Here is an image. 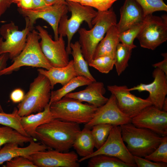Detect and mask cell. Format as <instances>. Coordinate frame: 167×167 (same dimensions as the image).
Returning a JSON list of instances; mask_svg holds the SVG:
<instances>
[{"mask_svg": "<svg viewBox=\"0 0 167 167\" xmlns=\"http://www.w3.org/2000/svg\"><path fill=\"white\" fill-rule=\"evenodd\" d=\"M81 130L79 124L54 118L36 129V139L48 148L68 152Z\"/></svg>", "mask_w": 167, "mask_h": 167, "instance_id": "1", "label": "cell"}, {"mask_svg": "<svg viewBox=\"0 0 167 167\" xmlns=\"http://www.w3.org/2000/svg\"><path fill=\"white\" fill-rule=\"evenodd\" d=\"M116 15L112 8L104 11H97L92 21V27L88 30L79 28L78 41L82 54L88 63L92 59L95 49L106 32L112 25L117 24Z\"/></svg>", "mask_w": 167, "mask_h": 167, "instance_id": "2", "label": "cell"}, {"mask_svg": "<svg viewBox=\"0 0 167 167\" xmlns=\"http://www.w3.org/2000/svg\"><path fill=\"white\" fill-rule=\"evenodd\" d=\"M120 126L123 141L133 156L145 157L155 151L161 141L163 137L149 129L137 127L131 123Z\"/></svg>", "mask_w": 167, "mask_h": 167, "instance_id": "3", "label": "cell"}, {"mask_svg": "<svg viewBox=\"0 0 167 167\" xmlns=\"http://www.w3.org/2000/svg\"><path fill=\"white\" fill-rule=\"evenodd\" d=\"M37 31L33 29L28 33L26 45L20 54L13 59V63L0 71V76L9 74L23 66H30L49 70L52 65L43 54Z\"/></svg>", "mask_w": 167, "mask_h": 167, "instance_id": "4", "label": "cell"}, {"mask_svg": "<svg viewBox=\"0 0 167 167\" xmlns=\"http://www.w3.org/2000/svg\"><path fill=\"white\" fill-rule=\"evenodd\" d=\"M68 11L71 13L70 18L68 19L66 15L61 18L58 28L59 35L66 36L67 39V46L66 48L68 54H71L70 44L72 37L78 31L83 22H85L90 28L93 25L92 21L96 16L97 11L90 6L83 5L80 3L66 1Z\"/></svg>", "mask_w": 167, "mask_h": 167, "instance_id": "5", "label": "cell"}, {"mask_svg": "<svg viewBox=\"0 0 167 167\" xmlns=\"http://www.w3.org/2000/svg\"><path fill=\"white\" fill-rule=\"evenodd\" d=\"M49 105L50 110L54 118L79 124H85L89 122L98 108L65 96Z\"/></svg>", "mask_w": 167, "mask_h": 167, "instance_id": "6", "label": "cell"}, {"mask_svg": "<svg viewBox=\"0 0 167 167\" xmlns=\"http://www.w3.org/2000/svg\"><path fill=\"white\" fill-rule=\"evenodd\" d=\"M51 90L48 79L39 73L31 83L29 90L23 100L17 105L19 115L27 116L43 110L49 104Z\"/></svg>", "mask_w": 167, "mask_h": 167, "instance_id": "7", "label": "cell"}, {"mask_svg": "<svg viewBox=\"0 0 167 167\" xmlns=\"http://www.w3.org/2000/svg\"><path fill=\"white\" fill-rule=\"evenodd\" d=\"M143 25L138 35L140 46L154 50L167 40V15L150 14L145 16Z\"/></svg>", "mask_w": 167, "mask_h": 167, "instance_id": "8", "label": "cell"}, {"mask_svg": "<svg viewBox=\"0 0 167 167\" xmlns=\"http://www.w3.org/2000/svg\"><path fill=\"white\" fill-rule=\"evenodd\" d=\"M26 25L22 30L12 22L2 25L0 28V55L9 54L12 60L18 56L24 49L29 32L33 29L25 17Z\"/></svg>", "mask_w": 167, "mask_h": 167, "instance_id": "9", "label": "cell"}, {"mask_svg": "<svg viewBox=\"0 0 167 167\" xmlns=\"http://www.w3.org/2000/svg\"><path fill=\"white\" fill-rule=\"evenodd\" d=\"M36 29L40 36V45L45 56L53 67H61L69 63V54L65 48L63 36L59 35L58 39L53 40L47 31L38 25Z\"/></svg>", "mask_w": 167, "mask_h": 167, "instance_id": "10", "label": "cell"}, {"mask_svg": "<svg viewBox=\"0 0 167 167\" xmlns=\"http://www.w3.org/2000/svg\"><path fill=\"white\" fill-rule=\"evenodd\" d=\"M18 11L28 19L29 24L33 28L38 19L46 21L53 30L54 40H57L59 36L58 28L60 20L63 15L67 14L68 10L66 2L39 9L26 10L19 8Z\"/></svg>", "mask_w": 167, "mask_h": 167, "instance_id": "11", "label": "cell"}, {"mask_svg": "<svg viewBox=\"0 0 167 167\" xmlns=\"http://www.w3.org/2000/svg\"><path fill=\"white\" fill-rule=\"evenodd\" d=\"M107 89L115 96L120 110L131 118L152 105L148 98L143 99L132 94L126 85H108Z\"/></svg>", "mask_w": 167, "mask_h": 167, "instance_id": "12", "label": "cell"}, {"mask_svg": "<svg viewBox=\"0 0 167 167\" xmlns=\"http://www.w3.org/2000/svg\"><path fill=\"white\" fill-rule=\"evenodd\" d=\"M36 167H79L78 154L49 149L36 152L29 157Z\"/></svg>", "mask_w": 167, "mask_h": 167, "instance_id": "13", "label": "cell"}, {"mask_svg": "<svg viewBox=\"0 0 167 167\" xmlns=\"http://www.w3.org/2000/svg\"><path fill=\"white\" fill-rule=\"evenodd\" d=\"M104 154L117 157L125 163L137 167L133 156L125 145L121 135L120 126H113L104 144L88 157Z\"/></svg>", "mask_w": 167, "mask_h": 167, "instance_id": "14", "label": "cell"}, {"mask_svg": "<svg viewBox=\"0 0 167 167\" xmlns=\"http://www.w3.org/2000/svg\"><path fill=\"white\" fill-rule=\"evenodd\" d=\"M135 126L149 129L162 137L167 136V112L151 105L131 118Z\"/></svg>", "mask_w": 167, "mask_h": 167, "instance_id": "15", "label": "cell"}, {"mask_svg": "<svg viewBox=\"0 0 167 167\" xmlns=\"http://www.w3.org/2000/svg\"><path fill=\"white\" fill-rule=\"evenodd\" d=\"M131 118L119 109L115 96L111 94L107 101L97 108L92 118L84 126L91 129L93 126L101 123L118 126L131 123Z\"/></svg>", "mask_w": 167, "mask_h": 167, "instance_id": "16", "label": "cell"}, {"mask_svg": "<svg viewBox=\"0 0 167 167\" xmlns=\"http://www.w3.org/2000/svg\"><path fill=\"white\" fill-rule=\"evenodd\" d=\"M154 80L150 84L141 83L129 88L130 91L137 90L139 92L147 91L149 93L147 98L152 105L160 110H162L164 101L167 94V76L157 68L153 71Z\"/></svg>", "mask_w": 167, "mask_h": 167, "instance_id": "17", "label": "cell"}, {"mask_svg": "<svg viewBox=\"0 0 167 167\" xmlns=\"http://www.w3.org/2000/svg\"><path fill=\"white\" fill-rule=\"evenodd\" d=\"M120 17L116 24L119 33L143 21L145 16L140 5L135 0H125L120 9Z\"/></svg>", "mask_w": 167, "mask_h": 167, "instance_id": "18", "label": "cell"}, {"mask_svg": "<svg viewBox=\"0 0 167 167\" xmlns=\"http://www.w3.org/2000/svg\"><path fill=\"white\" fill-rule=\"evenodd\" d=\"M83 90L70 92L65 96L76 99L81 102H86L97 107L104 105L108 99L104 96L106 90L102 82H93Z\"/></svg>", "mask_w": 167, "mask_h": 167, "instance_id": "19", "label": "cell"}, {"mask_svg": "<svg viewBox=\"0 0 167 167\" xmlns=\"http://www.w3.org/2000/svg\"><path fill=\"white\" fill-rule=\"evenodd\" d=\"M29 144L25 147H19L15 143H6L0 149V165L15 157L24 156L28 158L31 155L38 152L48 149L42 144L36 143L32 139Z\"/></svg>", "mask_w": 167, "mask_h": 167, "instance_id": "20", "label": "cell"}, {"mask_svg": "<svg viewBox=\"0 0 167 167\" xmlns=\"http://www.w3.org/2000/svg\"><path fill=\"white\" fill-rule=\"evenodd\" d=\"M54 119L48 104L43 110L35 114L20 116V122L22 128L28 135L36 139V131L40 126L47 123Z\"/></svg>", "mask_w": 167, "mask_h": 167, "instance_id": "21", "label": "cell"}, {"mask_svg": "<svg viewBox=\"0 0 167 167\" xmlns=\"http://www.w3.org/2000/svg\"><path fill=\"white\" fill-rule=\"evenodd\" d=\"M37 71L39 73L44 75L48 79L52 89L56 84H60L63 86L78 76L74 69L73 60L69 61L68 64L65 66L53 67L49 70L40 68Z\"/></svg>", "mask_w": 167, "mask_h": 167, "instance_id": "22", "label": "cell"}, {"mask_svg": "<svg viewBox=\"0 0 167 167\" xmlns=\"http://www.w3.org/2000/svg\"><path fill=\"white\" fill-rule=\"evenodd\" d=\"M116 24L109 28L105 36L98 44L95 51L93 59L103 56H109L114 58L117 45L120 42L119 33Z\"/></svg>", "mask_w": 167, "mask_h": 167, "instance_id": "23", "label": "cell"}, {"mask_svg": "<svg viewBox=\"0 0 167 167\" xmlns=\"http://www.w3.org/2000/svg\"><path fill=\"white\" fill-rule=\"evenodd\" d=\"M77 154L82 158L79 163L88 159L94 152V141L91 133V129L86 127L80 131L76 138L72 147Z\"/></svg>", "mask_w": 167, "mask_h": 167, "instance_id": "24", "label": "cell"}, {"mask_svg": "<svg viewBox=\"0 0 167 167\" xmlns=\"http://www.w3.org/2000/svg\"><path fill=\"white\" fill-rule=\"evenodd\" d=\"M70 48L73 58L74 67L77 75L85 76L93 82L96 81L90 72L88 63L82 54L79 41L71 42Z\"/></svg>", "mask_w": 167, "mask_h": 167, "instance_id": "25", "label": "cell"}, {"mask_svg": "<svg viewBox=\"0 0 167 167\" xmlns=\"http://www.w3.org/2000/svg\"><path fill=\"white\" fill-rule=\"evenodd\" d=\"M93 81L83 76H77L58 90L51 91L49 104L58 101L79 87L87 85Z\"/></svg>", "mask_w": 167, "mask_h": 167, "instance_id": "26", "label": "cell"}, {"mask_svg": "<svg viewBox=\"0 0 167 167\" xmlns=\"http://www.w3.org/2000/svg\"><path fill=\"white\" fill-rule=\"evenodd\" d=\"M33 139L31 137L25 136L9 126H0V149L2 147L9 143H15L23 146L25 143Z\"/></svg>", "mask_w": 167, "mask_h": 167, "instance_id": "27", "label": "cell"}, {"mask_svg": "<svg viewBox=\"0 0 167 167\" xmlns=\"http://www.w3.org/2000/svg\"><path fill=\"white\" fill-rule=\"evenodd\" d=\"M88 159V167H135L117 157L104 154L95 155Z\"/></svg>", "mask_w": 167, "mask_h": 167, "instance_id": "28", "label": "cell"}, {"mask_svg": "<svg viewBox=\"0 0 167 167\" xmlns=\"http://www.w3.org/2000/svg\"><path fill=\"white\" fill-rule=\"evenodd\" d=\"M132 49L120 42L117 45L114 57V65L118 76L128 66Z\"/></svg>", "mask_w": 167, "mask_h": 167, "instance_id": "29", "label": "cell"}, {"mask_svg": "<svg viewBox=\"0 0 167 167\" xmlns=\"http://www.w3.org/2000/svg\"><path fill=\"white\" fill-rule=\"evenodd\" d=\"M113 126L107 124H99L93 126L91 133L94 141L95 147L97 149L105 143Z\"/></svg>", "mask_w": 167, "mask_h": 167, "instance_id": "30", "label": "cell"}, {"mask_svg": "<svg viewBox=\"0 0 167 167\" xmlns=\"http://www.w3.org/2000/svg\"><path fill=\"white\" fill-rule=\"evenodd\" d=\"M20 117L18 114L17 109H15L10 113L0 112V124L11 127L22 134L29 136L22 127L20 122Z\"/></svg>", "mask_w": 167, "mask_h": 167, "instance_id": "31", "label": "cell"}, {"mask_svg": "<svg viewBox=\"0 0 167 167\" xmlns=\"http://www.w3.org/2000/svg\"><path fill=\"white\" fill-rule=\"evenodd\" d=\"M143 21L138 23L119 33L120 42L132 49L136 47V46L134 44V41L137 37L143 25Z\"/></svg>", "mask_w": 167, "mask_h": 167, "instance_id": "32", "label": "cell"}, {"mask_svg": "<svg viewBox=\"0 0 167 167\" xmlns=\"http://www.w3.org/2000/svg\"><path fill=\"white\" fill-rule=\"evenodd\" d=\"M114 62V58L109 56H103L93 59L88 64L101 73L107 74L112 70Z\"/></svg>", "mask_w": 167, "mask_h": 167, "instance_id": "33", "label": "cell"}, {"mask_svg": "<svg viewBox=\"0 0 167 167\" xmlns=\"http://www.w3.org/2000/svg\"><path fill=\"white\" fill-rule=\"evenodd\" d=\"M142 8L146 16L156 11H167V5L164 0H135Z\"/></svg>", "mask_w": 167, "mask_h": 167, "instance_id": "34", "label": "cell"}, {"mask_svg": "<svg viewBox=\"0 0 167 167\" xmlns=\"http://www.w3.org/2000/svg\"><path fill=\"white\" fill-rule=\"evenodd\" d=\"M144 158L155 162L167 163V136L163 137L156 149Z\"/></svg>", "mask_w": 167, "mask_h": 167, "instance_id": "35", "label": "cell"}, {"mask_svg": "<svg viewBox=\"0 0 167 167\" xmlns=\"http://www.w3.org/2000/svg\"><path fill=\"white\" fill-rule=\"evenodd\" d=\"M118 0H81L80 4L95 8L98 11H104L110 8Z\"/></svg>", "mask_w": 167, "mask_h": 167, "instance_id": "36", "label": "cell"}, {"mask_svg": "<svg viewBox=\"0 0 167 167\" xmlns=\"http://www.w3.org/2000/svg\"><path fill=\"white\" fill-rule=\"evenodd\" d=\"M6 167H36L28 158L24 156H19L6 162Z\"/></svg>", "mask_w": 167, "mask_h": 167, "instance_id": "37", "label": "cell"}, {"mask_svg": "<svg viewBox=\"0 0 167 167\" xmlns=\"http://www.w3.org/2000/svg\"><path fill=\"white\" fill-rule=\"evenodd\" d=\"M135 163L138 167H167V163L153 162L145 158L133 156Z\"/></svg>", "mask_w": 167, "mask_h": 167, "instance_id": "38", "label": "cell"}, {"mask_svg": "<svg viewBox=\"0 0 167 167\" xmlns=\"http://www.w3.org/2000/svg\"><path fill=\"white\" fill-rule=\"evenodd\" d=\"M25 94L24 92L20 88L16 89L11 93L10 98L14 103L20 102L23 99Z\"/></svg>", "mask_w": 167, "mask_h": 167, "instance_id": "39", "label": "cell"}, {"mask_svg": "<svg viewBox=\"0 0 167 167\" xmlns=\"http://www.w3.org/2000/svg\"><path fill=\"white\" fill-rule=\"evenodd\" d=\"M161 55L163 57V60L161 62L153 64L152 66L158 68L167 76V54L166 53H162Z\"/></svg>", "mask_w": 167, "mask_h": 167, "instance_id": "40", "label": "cell"}, {"mask_svg": "<svg viewBox=\"0 0 167 167\" xmlns=\"http://www.w3.org/2000/svg\"><path fill=\"white\" fill-rule=\"evenodd\" d=\"M9 58V54L7 53L3 54L0 55V71L6 67V62ZM0 112H3L0 104Z\"/></svg>", "mask_w": 167, "mask_h": 167, "instance_id": "41", "label": "cell"}, {"mask_svg": "<svg viewBox=\"0 0 167 167\" xmlns=\"http://www.w3.org/2000/svg\"><path fill=\"white\" fill-rule=\"evenodd\" d=\"M17 5L19 8L22 9L29 10L33 8L32 0H21Z\"/></svg>", "mask_w": 167, "mask_h": 167, "instance_id": "42", "label": "cell"}, {"mask_svg": "<svg viewBox=\"0 0 167 167\" xmlns=\"http://www.w3.org/2000/svg\"><path fill=\"white\" fill-rule=\"evenodd\" d=\"M12 3L10 0H0V17L10 7Z\"/></svg>", "mask_w": 167, "mask_h": 167, "instance_id": "43", "label": "cell"}, {"mask_svg": "<svg viewBox=\"0 0 167 167\" xmlns=\"http://www.w3.org/2000/svg\"><path fill=\"white\" fill-rule=\"evenodd\" d=\"M33 8L39 9L48 6L45 0H32Z\"/></svg>", "mask_w": 167, "mask_h": 167, "instance_id": "44", "label": "cell"}, {"mask_svg": "<svg viewBox=\"0 0 167 167\" xmlns=\"http://www.w3.org/2000/svg\"><path fill=\"white\" fill-rule=\"evenodd\" d=\"M46 4L48 5L66 2L65 0H45Z\"/></svg>", "mask_w": 167, "mask_h": 167, "instance_id": "45", "label": "cell"}, {"mask_svg": "<svg viewBox=\"0 0 167 167\" xmlns=\"http://www.w3.org/2000/svg\"><path fill=\"white\" fill-rule=\"evenodd\" d=\"M162 110L164 112H167V98L166 97L164 101Z\"/></svg>", "mask_w": 167, "mask_h": 167, "instance_id": "46", "label": "cell"}, {"mask_svg": "<svg viewBox=\"0 0 167 167\" xmlns=\"http://www.w3.org/2000/svg\"><path fill=\"white\" fill-rule=\"evenodd\" d=\"M66 1H68L75 2L80 3L81 0H65Z\"/></svg>", "mask_w": 167, "mask_h": 167, "instance_id": "47", "label": "cell"}, {"mask_svg": "<svg viewBox=\"0 0 167 167\" xmlns=\"http://www.w3.org/2000/svg\"><path fill=\"white\" fill-rule=\"evenodd\" d=\"M12 3L18 4L21 0H10Z\"/></svg>", "mask_w": 167, "mask_h": 167, "instance_id": "48", "label": "cell"}]
</instances>
